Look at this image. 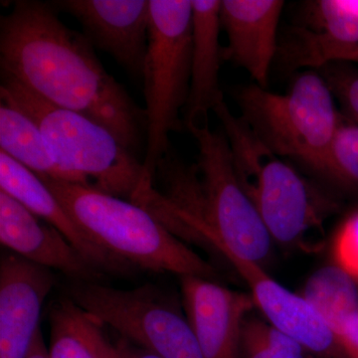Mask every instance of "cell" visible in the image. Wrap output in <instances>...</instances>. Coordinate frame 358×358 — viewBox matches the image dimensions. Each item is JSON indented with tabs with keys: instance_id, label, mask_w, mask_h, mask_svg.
<instances>
[{
	"instance_id": "6da1fadb",
	"label": "cell",
	"mask_w": 358,
	"mask_h": 358,
	"mask_svg": "<svg viewBox=\"0 0 358 358\" xmlns=\"http://www.w3.org/2000/svg\"><path fill=\"white\" fill-rule=\"evenodd\" d=\"M94 47L67 27L52 3L17 0L0 18V70L34 95L88 117L138 157L145 110L105 70Z\"/></svg>"
},
{
	"instance_id": "7a4b0ae2",
	"label": "cell",
	"mask_w": 358,
	"mask_h": 358,
	"mask_svg": "<svg viewBox=\"0 0 358 358\" xmlns=\"http://www.w3.org/2000/svg\"><path fill=\"white\" fill-rule=\"evenodd\" d=\"M186 129L199 145V162L186 166L169 159L160 171L166 179L162 194L200 243L264 267L274 242L238 180L225 134L208 122Z\"/></svg>"
},
{
	"instance_id": "3957f363",
	"label": "cell",
	"mask_w": 358,
	"mask_h": 358,
	"mask_svg": "<svg viewBox=\"0 0 358 358\" xmlns=\"http://www.w3.org/2000/svg\"><path fill=\"white\" fill-rule=\"evenodd\" d=\"M0 99L14 103L39 127L58 167V180L128 200L148 212L159 201L143 162L108 129L47 103L11 78L1 76Z\"/></svg>"
},
{
	"instance_id": "277c9868",
	"label": "cell",
	"mask_w": 358,
	"mask_h": 358,
	"mask_svg": "<svg viewBox=\"0 0 358 358\" xmlns=\"http://www.w3.org/2000/svg\"><path fill=\"white\" fill-rule=\"evenodd\" d=\"M229 143L240 185L251 199L273 242L289 248L315 251L324 224L338 203L268 148L229 109L218 115Z\"/></svg>"
},
{
	"instance_id": "5b68a950",
	"label": "cell",
	"mask_w": 358,
	"mask_h": 358,
	"mask_svg": "<svg viewBox=\"0 0 358 358\" xmlns=\"http://www.w3.org/2000/svg\"><path fill=\"white\" fill-rule=\"evenodd\" d=\"M37 176L82 230L120 260L134 268L179 278L215 279L210 264L140 205L94 188Z\"/></svg>"
},
{
	"instance_id": "8992f818",
	"label": "cell",
	"mask_w": 358,
	"mask_h": 358,
	"mask_svg": "<svg viewBox=\"0 0 358 358\" xmlns=\"http://www.w3.org/2000/svg\"><path fill=\"white\" fill-rule=\"evenodd\" d=\"M334 96L324 77L307 71L286 94L252 84L236 99L241 119L275 155L320 174L341 121Z\"/></svg>"
},
{
	"instance_id": "52a82bcc",
	"label": "cell",
	"mask_w": 358,
	"mask_h": 358,
	"mask_svg": "<svg viewBox=\"0 0 358 358\" xmlns=\"http://www.w3.org/2000/svg\"><path fill=\"white\" fill-rule=\"evenodd\" d=\"M150 25L143 66L147 150L145 178L155 185L160 160L169 152V134L181 129L190 86L192 6L190 0H150Z\"/></svg>"
},
{
	"instance_id": "ba28073f",
	"label": "cell",
	"mask_w": 358,
	"mask_h": 358,
	"mask_svg": "<svg viewBox=\"0 0 358 358\" xmlns=\"http://www.w3.org/2000/svg\"><path fill=\"white\" fill-rule=\"evenodd\" d=\"M63 289L64 296L134 345L162 358H202L183 306L157 285L122 289L68 279Z\"/></svg>"
},
{
	"instance_id": "9c48e42d",
	"label": "cell",
	"mask_w": 358,
	"mask_h": 358,
	"mask_svg": "<svg viewBox=\"0 0 358 358\" xmlns=\"http://www.w3.org/2000/svg\"><path fill=\"white\" fill-rule=\"evenodd\" d=\"M56 10L76 18L94 48L143 79L150 35V0H57Z\"/></svg>"
},
{
	"instance_id": "30bf717a",
	"label": "cell",
	"mask_w": 358,
	"mask_h": 358,
	"mask_svg": "<svg viewBox=\"0 0 358 358\" xmlns=\"http://www.w3.org/2000/svg\"><path fill=\"white\" fill-rule=\"evenodd\" d=\"M53 271L13 252L0 260V358H25L39 331L42 307L57 285Z\"/></svg>"
},
{
	"instance_id": "8fae6325",
	"label": "cell",
	"mask_w": 358,
	"mask_h": 358,
	"mask_svg": "<svg viewBox=\"0 0 358 358\" xmlns=\"http://www.w3.org/2000/svg\"><path fill=\"white\" fill-rule=\"evenodd\" d=\"M180 287L202 358H242V322L255 308L250 294L193 275L180 277Z\"/></svg>"
},
{
	"instance_id": "7c38bea8",
	"label": "cell",
	"mask_w": 358,
	"mask_h": 358,
	"mask_svg": "<svg viewBox=\"0 0 358 358\" xmlns=\"http://www.w3.org/2000/svg\"><path fill=\"white\" fill-rule=\"evenodd\" d=\"M0 242L26 260L58 270L68 279L99 282L94 267L62 233L0 190Z\"/></svg>"
},
{
	"instance_id": "4fadbf2b",
	"label": "cell",
	"mask_w": 358,
	"mask_h": 358,
	"mask_svg": "<svg viewBox=\"0 0 358 358\" xmlns=\"http://www.w3.org/2000/svg\"><path fill=\"white\" fill-rule=\"evenodd\" d=\"M284 6L282 0L221 1V25L228 38L223 59L243 68L262 88H267L279 50L278 28Z\"/></svg>"
},
{
	"instance_id": "5bb4252c",
	"label": "cell",
	"mask_w": 358,
	"mask_h": 358,
	"mask_svg": "<svg viewBox=\"0 0 358 358\" xmlns=\"http://www.w3.org/2000/svg\"><path fill=\"white\" fill-rule=\"evenodd\" d=\"M0 187L28 210L62 233L91 265L108 274L128 275L133 266L101 248L82 230L33 171L0 150Z\"/></svg>"
},
{
	"instance_id": "9a60e30c",
	"label": "cell",
	"mask_w": 358,
	"mask_h": 358,
	"mask_svg": "<svg viewBox=\"0 0 358 358\" xmlns=\"http://www.w3.org/2000/svg\"><path fill=\"white\" fill-rule=\"evenodd\" d=\"M192 49L189 94L183 115L185 124L208 122V114L224 102L220 87L223 48L220 46L221 1L192 0Z\"/></svg>"
},
{
	"instance_id": "2e32d148",
	"label": "cell",
	"mask_w": 358,
	"mask_h": 358,
	"mask_svg": "<svg viewBox=\"0 0 358 358\" xmlns=\"http://www.w3.org/2000/svg\"><path fill=\"white\" fill-rule=\"evenodd\" d=\"M308 4L312 28L294 30L282 54L294 68H322L334 48L358 44V0H319Z\"/></svg>"
},
{
	"instance_id": "e0dca14e",
	"label": "cell",
	"mask_w": 358,
	"mask_h": 358,
	"mask_svg": "<svg viewBox=\"0 0 358 358\" xmlns=\"http://www.w3.org/2000/svg\"><path fill=\"white\" fill-rule=\"evenodd\" d=\"M49 326L48 358H117L105 324L68 296L51 306Z\"/></svg>"
},
{
	"instance_id": "ac0fdd59",
	"label": "cell",
	"mask_w": 358,
	"mask_h": 358,
	"mask_svg": "<svg viewBox=\"0 0 358 358\" xmlns=\"http://www.w3.org/2000/svg\"><path fill=\"white\" fill-rule=\"evenodd\" d=\"M0 147L35 174L59 179L58 167L39 127L9 101L0 99Z\"/></svg>"
},
{
	"instance_id": "d6986e66",
	"label": "cell",
	"mask_w": 358,
	"mask_h": 358,
	"mask_svg": "<svg viewBox=\"0 0 358 358\" xmlns=\"http://www.w3.org/2000/svg\"><path fill=\"white\" fill-rule=\"evenodd\" d=\"M301 294L336 336L358 312V285L334 264L315 271Z\"/></svg>"
},
{
	"instance_id": "ffe728a7",
	"label": "cell",
	"mask_w": 358,
	"mask_h": 358,
	"mask_svg": "<svg viewBox=\"0 0 358 358\" xmlns=\"http://www.w3.org/2000/svg\"><path fill=\"white\" fill-rule=\"evenodd\" d=\"M242 358H310L296 339L265 319L247 315L240 336Z\"/></svg>"
},
{
	"instance_id": "44dd1931",
	"label": "cell",
	"mask_w": 358,
	"mask_h": 358,
	"mask_svg": "<svg viewBox=\"0 0 358 358\" xmlns=\"http://www.w3.org/2000/svg\"><path fill=\"white\" fill-rule=\"evenodd\" d=\"M320 176L358 192V124L341 117Z\"/></svg>"
},
{
	"instance_id": "7402d4cb",
	"label": "cell",
	"mask_w": 358,
	"mask_h": 358,
	"mask_svg": "<svg viewBox=\"0 0 358 358\" xmlns=\"http://www.w3.org/2000/svg\"><path fill=\"white\" fill-rule=\"evenodd\" d=\"M331 252L334 265L358 285V210L339 224L331 240Z\"/></svg>"
},
{
	"instance_id": "603a6c76",
	"label": "cell",
	"mask_w": 358,
	"mask_h": 358,
	"mask_svg": "<svg viewBox=\"0 0 358 358\" xmlns=\"http://www.w3.org/2000/svg\"><path fill=\"white\" fill-rule=\"evenodd\" d=\"M327 67L322 77L345 109L348 119L358 124V72ZM324 68V67H322Z\"/></svg>"
},
{
	"instance_id": "cb8c5ba5",
	"label": "cell",
	"mask_w": 358,
	"mask_h": 358,
	"mask_svg": "<svg viewBox=\"0 0 358 358\" xmlns=\"http://www.w3.org/2000/svg\"><path fill=\"white\" fill-rule=\"evenodd\" d=\"M336 338L346 357L358 358V312L336 334Z\"/></svg>"
},
{
	"instance_id": "d4e9b609",
	"label": "cell",
	"mask_w": 358,
	"mask_h": 358,
	"mask_svg": "<svg viewBox=\"0 0 358 358\" xmlns=\"http://www.w3.org/2000/svg\"><path fill=\"white\" fill-rule=\"evenodd\" d=\"M117 348V358H162L124 338L120 339Z\"/></svg>"
},
{
	"instance_id": "484cf974",
	"label": "cell",
	"mask_w": 358,
	"mask_h": 358,
	"mask_svg": "<svg viewBox=\"0 0 358 358\" xmlns=\"http://www.w3.org/2000/svg\"><path fill=\"white\" fill-rule=\"evenodd\" d=\"M336 61H350V62L358 63V44L336 47L327 56L324 66L336 62Z\"/></svg>"
},
{
	"instance_id": "4316f807",
	"label": "cell",
	"mask_w": 358,
	"mask_h": 358,
	"mask_svg": "<svg viewBox=\"0 0 358 358\" xmlns=\"http://www.w3.org/2000/svg\"><path fill=\"white\" fill-rule=\"evenodd\" d=\"M25 358H48V348L45 345L43 336L40 329L33 339L29 352Z\"/></svg>"
}]
</instances>
